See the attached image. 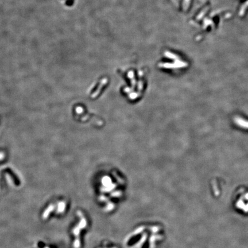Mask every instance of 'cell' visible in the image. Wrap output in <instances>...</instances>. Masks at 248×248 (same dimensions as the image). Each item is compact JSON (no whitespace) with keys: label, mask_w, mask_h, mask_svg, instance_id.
I'll return each instance as SVG.
<instances>
[{"label":"cell","mask_w":248,"mask_h":248,"mask_svg":"<svg viewBox=\"0 0 248 248\" xmlns=\"http://www.w3.org/2000/svg\"><path fill=\"white\" fill-rule=\"evenodd\" d=\"M233 205L234 209L240 214L248 215V190L240 188L234 194Z\"/></svg>","instance_id":"6da1fadb"},{"label":"cell","mask_w":248,"mask_h":248,"mask_svg":"<svg viewBox=\"0 0 248 248\" xmlns=\"http://www.w3.org/2000/svg\"><path fill=\"white\" fill-rule=\"evenodd\" d=\"M78 215L81 218V221L79 224L74 228L73 232L76 238L74 243V248H79L81 247V242L79 239V235L81 229H83L87 225V221L84 217L83 216L82 213L80 211H78Z\"/></svg>","instance_id":"7a4b0ae2"},{"label":"cell","mask_w":248,"mask_h":248,"mask_svg":"<svg viewBox=\"0 0 248 248\" xmlns=\"http://www.w3.org/2000/svg\"><path fill=\"white\" fill-rule=\"evenodd\" d=\"M54 209H55V205H54L53 204L50 205L48 206V207L44 210L43 214V218L44 219L48 218V217H49V215L54 210Z\"/></svg>","instance_id":"3957f363"},{"label":"cell","mask_w":248,"mask_h":248,"mask_svg":"<svg viewBox=\"0 0 248 248\" xmlns=\"http://www.w3.org/2000/svg\"><path fill=\"white\" fill-rule=\"evenodd\" d=\"M66 207V204L65 202H63V201L60 202L58 205L57 213L59 214L63 213L65 211Z\"/></svg>","instance_id":"277c9868"},{"label":"cell","mask_w":248,"mask_h":248,"mask_svg":"<svg viewBox=\"0 0 248 248\" xmlns=\"http://www.w3.org/2000/svg\"><path fill=\"white\" fill-rule=\"evenodd\" d=\"M48 248V247H46V248Z\"/></svg>","instance_id":"5b68a950"}]
</instances>
